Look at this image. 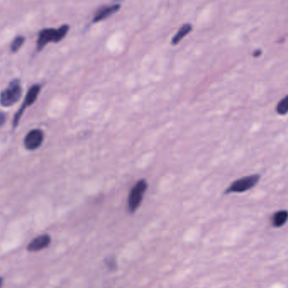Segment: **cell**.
I'll list each match as a JSON object with an SVG mask.
<instances>
[{
  "mask_svg": "<svg viewBox=\"0 0 288 288\" xmlns=\"http://www.w3.org/2000/svg\"><path fill=\"white\" fill-rule=\"evenodd\" d=\"M70 26L67 24L62 25L58 28L46 27L41 29L37 34L36 39V52H40L49 43H58L67 36Z\"/></svg>",
  "mask_w": 288,
  "mask_h": 288,
  "instance_id": "obj_1",
  "label": "cell"
},
{
  "mask_svg": "<svg viewBox=\"0 0 288 288\" xmlns=\"http://www.w3.org/2000/svg\"><path fill=\"white\" fill-rule=\"evenodd\" d=\"M149 189V183L146 179H140L132 186L127 198V209L129 213L134 214L138 210L143 201V197Z\"/></svg>",
  "mask_w": 288,
  "mask_h": 288,
  "instance_id": "obj_2",
  "label": "cell"
},
{
  "mask_svg": "<svg viewBox=\"0 0 288 288\" xmlns=\"http://www.w3.org/2000/svg\"><path fill=\"white\" fill-rule=\"evenodd\" d=\"M22 85L21 80H11L8 87L0 93V105L4 107H11L17 103L22 95Z\"/></svg>",
  "mask_w": 288,
  "mask_h": 288,
  "instance_id": "obj_3",
  "label": "cell"
},
{
  "mask_svg": "<svg viewBox=\"0 0 288 288\" xmlns=\"http://www.w3.org/2000/svg\"><path fill=\"white\" fill-rule=\"evenodd\" d=\"M260 178L261 176L259 174H253V175L239 178L231 183V185H229L224 191V194L229 195V194H240L247 192L258 185V183L260 182Z\"/></svg>",
  "mask_w": 288,
  "mask_h": 288,
  "instance_id": "obj_4",
  "label": "cell"
},
{
  "mask_svg": "<svg viewBox=\"0 0 288 288\" xmlns=\"http://www.w3.org/2000/svg\"><path fill=\"white\" fill-rule=\"evenodd\" d=\"M41 85H34L29 89L28 92L26 94V98L24 100L23 103L21 105V108L19 109L17 113L15 115L13 120V127L16 128L19 125V122L21 121V116L23 115L24 111L26 108L32 106L38 97L39 94L41 92Z\"/></svg>",
  "mask_w": 288,
  "mask_h": 288,
  "instance_id": "obj_5",
  "label": "cell"
},
{
  "mask_svg": "<svg viewBox=\"0 0 288 288\" xmlns=\"http://www.w3.org/2000/svg\"><path fill=\"white\" fill-rule=\"evenodd\" d=\"M52 244V237L48 234H40L31 239L26 246L28 253H38L46 250Z\"/></svg>",
  "mask_w": 288,
  "mask_h": 288,
  "instance_id": "obj_6",
  "label": "cell"
},
{
  "mask_svg": "<svg viewBox=\"0 0 288 288\" xmlns=\"http://www.w3.org/2000/svg\"><path fill=\"white\" fill-rule=\"evenodd\" d=\"M43 141V131L41 129H33L26 134L24 139V146L29 151H35L41 147Z\"/></svg>",
  "mask_w": 288,
  "mask_h": 288,
  "instance_id": "obj_7",
  "label": "cell"
},
{
  "mask_svg": "<svg viewBox=\"0 0 288 288\" xmlns=\"http://www.w3.org/2000/svg\"><path fill=\"white\" fill-rule=\"evenodd\" d=\"M121 10L120 4H113V5H107L102 6L95 11L94 17H93L92 23L96 24L101 21H106L111 16H114Z\"/></svg>",
  "mask_w": 288,
  "mask_h": 288,
  "instance_id": "obj_8",
  "label": "cell"
},
{
  "mask_svg": "<svg viewBox=\"0 0 288 288\" xmlns=\"http://www.w3.org/2000/svg\"><path fill=\"white\" fill-rule=\"evenodd\" d=\"M270 224L274 228H280L284 226L288 221L287 210H279L275 211L270 217Z\"/></svg>",
  "mask_w": 288,
  "mask_h": 288,
  "instance_id": "obj_9",
  "label": "cell"
},
{
  "mask_svg": "<svg viewBox=\"0 0 288 288\" xmlns=\"http://www.w3.org/2000/svg\"><path fill=\"white\" fill-rule=\"evenodd\" d=\"M192 30H193L192 25H190V24L182 25L171 40V43H172L173 46H176L180 43V41H182L185 36H187Z\"/></svg>",
  "mask_w": 288,
  "mask_h": 288,
  "instance_id": "obj_10",
  "label": "cell"
},
{
  "mask_svg": "<svg viewBox=\"0 0 288 288\" xmlns=\"http://www.w3.org/2000/svg\"><path fill=\"white\" fill-rule=\"evenodd\" d=\"M26 38L24 36H17L13 39V41H11L10 49L12 53H16L21 49L24 43L26 42Z\"/></svg>",
  "mask_w": 288,
  "mask_h": 288,
  "instance_id": "obj_11",
  "label": "cell"
},
{
  "mask_svg": "<svg viewBox=\"0 0 288 288\" xmlns=\"http://www.w3.org/2000/svg\"><path fill=\"white\" fill-rule=\"evenodd\" d=\"M275 111L280 116H285L288 114V94L280 99L275 106Z\"/></svg>",
  "mask_w": 288,
  "mask_h": 288,
  "instance_id": "obj_12",
  "label": "cell"
},
{
  "mask_svg": "<svg viewBox=\"0 0 288 288\" xmlns=\"http://www.w3.org/2000/svg\"><path fill=\"white\" fill-rule=\"evenodd\" d=\"M106 264L107 267L111 270V269H115L116 268V259L115 258L110 257L106 260Z\"/></svg>",
  "mask_w": 288,
  "mask_h": 288,
  "instance_id": "obj_13",
  "label": "cell"
},
{
  "mask_svg": "<svg viewBox=\"0 0 288 288\" xmlns=\"http://www.w3.org/2000/svg\"><path fill=\"white\" fill-rule=\"evenodd\" d=\"M6 114L2 112V111H0V126H2L4 125V123L6 122Z\"/></svg>",
  "mask_w": 288,
  "mask_h": 288,
  "instance_id": "obj_14",
  "label": "cell"
},
{
  "mask_svg": "<svg viewBox=\"0 0 288 288\" xmlns=\"http://www.w3.org/2000/svg\"><path fill=\"white\" fill-rule=\"evenodd\" d=\"M4 284H5V278L0 276V288H3Z\"/></svg>",
  "mask_w": 288,
  "mask_h": 288,
  "instance_id": "obj_15",
  "label": "cell"
}]
</instances>
